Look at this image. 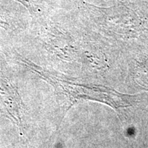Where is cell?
Wrapping results in <instances>:
<instances>
[{"label": "cell", "instance_id": "1", "mask_svg": "<svg viewBox=\"0 0 148 148\" xmlns=\"http://www.w3.org/2000/svg\"><path fill=\"white\" fill-rule=\"evenodd\" d=\"M18 61L22 66L39 75L54 88L61 110L58 129L66 112L79 101H99L118 109L130 106L135 101L134 96L120 93L106 86L78 83L75 79L45 69L26 58L18 57Z\"/></svg>", "mask_w": 148, "mask_h": 148}, {"label": "cell", "instance_id": "2", "mask_svg": "<svg viewBox=\"0 0 148 148\" xmlns=\"http://www.w3.org/2000/svg\"><path fill=\"white\" fill-rule=\"evenodd\" d=\"M0 112L23 133V112L19 93L8 74L0 67Z\"/></svg>", "mask_w": 148, "mask_h": 148}, {"label": "cell", "instance_id": "3", "mask_svg": "<svg viewBox=\"0 0 148 148\" xmlns=\"http://www.w3.org/2000/svg\"><path fill=\"white\" fill-rule=\"evenodd\" d=\"M27 8L32 15H40L47 12L50 7L47 0H14Z\"/></svg>", "mask_w": 148, "mask_h": 148}, {"label": "cell", "instance_id": "4", "mask_svg": "<svg viewBox=\"0 0 148 148\" xmlns=\"http://www.w3.org/2000/svg\"><path fill=\"white\" fill-rule=\"evenodd\" d=\"M0 27H3V28H8L9 27V24L7 23L2 14H0Z\"/></svg>", "mask_w": 148, "mask_h": 148}]
</instances>
